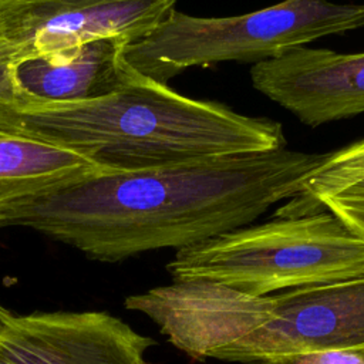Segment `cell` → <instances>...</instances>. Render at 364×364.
Instances as JSON below:
<instances>
[{
    "label": "cell",
    "mask_w": 364,
    "mask_h": 364,
    "mask_svg": "<svg viewBox=\"0 0 364 364\" xmlns=\"http://www.w3.org/2000/svg\"><path fill=\"white\" fill-rule=\"evenodd\" d=\"M328 155L283 148L91 175L3 206L0 228H28L108 263L179 250L296 198Z\"/></svg>",
    "instance_id": "6da1fadb"
},
{
    "label": "cell",
    "mask_w": 364,
    "mask_h": 364,
    "mask_svg": "<svg viewBox=\"0 0 364 364\" xmlns=\"http://www.w3.org/2000/svg\"><path fill=\"white\" fill-rule=\"evenodd\" d=\"M0 125L90 152L117 171L287 146L272 118L182 95L138 73L98 100L1 108Z\"/></svg>",
    "instance_id": "7a4b0ae2"
},
{
    "label": "cell",
    "mask_w": 364,
    "mask_h": 364,
    "mask_svg": "<svg viewBox=\"0 0 364 364\" xmlns=\"http://www.w3.org/2000/svg\"><path fill=\"white\" fill-rule=\"evenodd\" d=\"M193 360L287 364L326 351L364 353V277L269 296L171 282L124 300Z\"/></svg>",
    "instance_id": "3957f363"
},
{
    "label": "cell",
    "mask_w": 364,
    "mask_h": 364,
    "mask_svg": "<svg viewBox=\"0 0 364 364\" xmlns=\"http://www.w3.org/2000/svg\"><path fill=\"white\" fill-rule=\"evenodd\" d=\"M166 270L171 282L269 296L364 277V239L327 210L274 216L182 247Z\"/></svg>",
    "instance_id": "277c9868"
},
{
    "label": "cell",
    "mask_w": 364,
    "mask_h": 364,
    "mask_svg": "<svg viewBox=\"0 0 364 364\" xmlns=\"http://www.w3.org/2000/svg\"><path fill=\"white\" fill-rule=\"evenodd\" d=\"M364 27V4L284 0L228 17H198L172 9L144 38L124 50L138 74L161 84L191 67L260 63L317 38Z\"/></svg>",
    "instance_id": "5b68a950"
},
{
    "label": "cell",
    "mask_w": 364,
    "mask_h": 364,
    "mask_svg": "<svg viewBox=\"0 0 364 364\" xmlns=\"http://www.w3.org/2000/svg\"><path fill=\"white\" fill-rule=\"evenodd\" d=\"M178 0H0V24L23 60L114 38L146 37Z\"/></svg>",
    "instance_id": "8992f818"
},
{
    "label": "cell",
    "mask_w": 364,
    "mask_h": 364,
    "mask_svg": "<svg viewBox=\"0 0 364 364\" xmlns=\"http://www.w3.org/2000/svg\"><path fill=\"white\" fill-rule=\"evenodd\" d=\"M155 346L108 311L20 314L0 303V357L11 364H142Z\"/></svg>",
    "instance_id": "52a82bcc"
},
{
    "label": "cell",
    "mask_w": 364,
    "mask_h": 364,
    "mask_svg": "<svg viewBox=\"0 0 364 364\" xmlns=\"http://www.w3.org/2000/svg\"><path fill=\"white\" fill-rule=\"evenodd\" d=\"M250 80L259 92L313 128L364 112V51L299 46L253 64Z\"/></svg>",
    "instance_id": "ba28073f"
},
{
    "label": "cell",
    "mask_w": 364,
    "mask_h": 364,
    "mask_svg": "<svg viewBox=\"0 0 364 364\" xmlns=\"http://www.w3.org/2000/svg\"><path fill=\"white\" fill-rule=\"evenodd\" d=\"M125 47L124 41L104 38L20 61L14 68L17 105L84 102L119 90L136 74L124 58Z\"/></svg>",
    "instance_id": "9c48e42d"
},
{
    "label": "cell",
    "mask_w": 364,
    "mask_h": 364,
    "mask_svg": "<svg viewBox=\"0 0 364 364\" xmlns=\"http://www.w3.org/2000/svg\"><path fill=\"white\" fill-rule=\"evenodd\" d=\"M117 172L95 155L0 125V209L78 179Z\"/></svg>",
    "instance_id": "30bf717a"
},
{
    "label": "cell",
    "mask_w": 364,
    "mask_h": 364,
    "mask_svg": "<svg viewBox=\"0 0 364 364\" xmlns=\"http://www.w3.org/2000/svg\"><path fill=\"white\" fill-rule=\"evenodd\" d=\"M327 210L364 239V138L334 152L307 178L300 195L274 216Z\"/></svg>",
    "instance_id": "8fae6325"
},
{
    "label": "cell",
    "mask_w": 364,
    "mask_h": 364,
    "mask_svg": "<svg viewBox=\"0 0 364 364\" xmlns=\"http://www.w3.org/2000/svg\"><path fill=\"white\" fill-rule=\"evenodd\" d=\"M16 64V51L0 24V109L20 102V92L14 80Z\"/></svg>",
    "instance_id": "7c38bea8"
},
{
    "label": "cell",
    "mask_w": 364,
    "mask_h": 364,
    "mask_svg": "<svg viewBox=\"0 0 364 364\" xmlns=\"http://www.w3.org/2000/svg\"><path fill=\"white\" fill-rule=\"evenodd\" d=\"M287 364H364V353L326 351L297 357Z\"/></svg>",
    "instance_id": "4fadbf2b"
},
{
    "label": "cell",
    "mask_w": 364,
    "mask_h": 364,
    "mask_svg": "<svg viewBox=\"0 0 364 364\" xmlns=\"http://www.w3.org/2000/svg\"><path fill=\"white\" fill-rule=\"evenodd\" d=\"M0 364H11V363L7 361V360H4L3 357H0Z\"/></svg>",
    "instance_id": "5bb4252c"
},
{
    "label": "cell",
    "mask_w": 364,
    "mask_h": 364,
    "mask_svg": "<svg viewBox=\"0 0 364 364\" xmlns=\"http://www.w3.org/2000/svg\"><path fill=\"white\" fill-rule=\"evenodd\" d=\"M142 364H154V363H151V361H146V360H145Z\"/></svg>",
    "instance_id": "9a60e30c"
}]
</instances>
